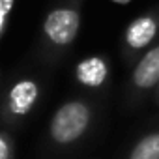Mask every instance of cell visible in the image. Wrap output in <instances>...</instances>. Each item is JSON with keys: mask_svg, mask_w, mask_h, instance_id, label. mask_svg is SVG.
<instances>
[{"mask_svg": "<svg viewBox=\"0 0 159 159\" xmlns=\"http://www.w3.org/2000/svg\"><path fill=\"white\" fill-rule=\"evenodd\" d=\"M99 105L92 96H75L56 107L45 129V140L52 153H71L96 131Z\"/></svg>", "mask_w": 159, "mask_h": 159, "instance_id": "1", "label": "cell"}, {"mask_svg": "<svg viewBox=\"0 0 159 159\" xmlns=\"http://www.w3.org/2000/svg\"><path fill=\"white\" fill-rule=\"evenodd\" d=\"M83 2L84 0H56L47 10L36 41V54L45 66L62 62L77 41L83 19Z\"/></svg>", "mask_w": 159, "mask_h": 159, "instance_id": "2", "label": "cell"}, {"mask_svg": "<svg viewBox=\"0 0 159 159\" xmlns=\"http://www.w3.org/2000/svg\"><path fill=\"white\" fill-rule=\"evenodd\" d=\"M43 98V84L34 75L13 77L4 88L0 101V120L2 127L19 129L36 112Z\"/></svg>", "mask_w": 159, "mask_h": 159, "instance_id": "3", "label": "cell"}, {"mask_svg": "<svg viewBox=\"0 0 159 159\" xmlns=\"http://www.w3.org/2000/svg\"><path fill=\"white\" fill-rule=\"evenodd\" d=\"M159 39V4L137 15L120 36V56L125 66L133 67L142 54Z\"/></svg>", "mask_w": 159, "mask_h": 159, "instance_id": "4", "label": "cell"}, {"mask_svg": "<svg viewBox=\"0 0 159 159\" xmlns=\"http://www.w3.org/2000/svg\"><path fill=\"white\" fill-rule=\"evenodd\" d=\"M159 86V39L142 54V58L131 67L125 84V105L137 109L148 98L153 96Z\"/></svg>", "mask_w": 159, "mask_h": 159, "instance_id": "5", "label": "cell"}, {"mask_svg": "<svg viewBox=\"0 0 159 159\" xmlns=\"http://www.w3.org/2000/svg\"><path fill=\"white\" fill-rule=\"evenodd\" d=\"M112 66L107 54H90L81 58L73 67L75 84L90 94H103L111 86Z\"/></svg>", "mask_w": 159, "mask_h": 159, "instance_id": "6", "label": "cell"}, {"mask_svg": "<svg viewBox=\"0 0 159 159\" xmlns=\"http://www.w3.org/2000/svg\"><path fill=\"white\" fill-rule=\"evenodd\" d=\"M124 159H159V127L140 135L131 144Z\"/></svg>", "mask_w": 159, "mask_h": 159, "instance_id": "7", "label": "cell"}, {"mask_svg": "<svg viewBox=\"0 0 159 159\" xmlns=\"http://www.w3.org/2000/svg\"><path fill=\"white\" fill-rule=\"evenodd\" d=\"M0 159H17V140L13 129H0Z\"/></svg>", "mask_w": 159, "mask_h": 159, "instance_id": "8", "label": "cell"}, {"mask_svg": "<svg viewBox=\"0 0 159 159\" xmlns=\"http://www.w3.org/2000/svg\"><path fill=\"white\" fill-rule=\"evenodd\" d=\"M15 6L17 0H0V38H4L10 30Z\"/></svg>", "mask_w": 159, "mask_h": 159, "instance_id": "9", "label": "cell"}, {"mask_svg": "<svg viewBox=\"0 0 159 159\" xmlns=\"http://www.w3.org/2000/svg\"><path fill=\"white\" fill-rule=\"evenodd\" d=\"M152 98H153V103L159 107V86L155 88V92H153V96H152Z\"/></svg>", "mask_w": 159, "mask_h": 159, "instance_id": "10", "label": "cell"}]
</instances>
